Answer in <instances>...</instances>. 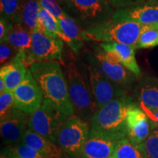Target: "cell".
<instances>
[{
    "label": "cell",
    "instance_id": "1",
    "mask_svg": "<svg viewBox=\"0 0 158 158\" xmlns=\"http://www.w3.org/2000/svg\"><path fill=\"white\" fill-rule=\"evenodd\" d=\"M42 92L43 99L51 102L67 116L74 114L64 75L59 62L33 63L28 67Z\"/></svg>",
    "mask_w": 158,
    "mask_h": 158
},
{
    "label": "cell",
    "instance_id": "2",
    "mask_svg": "<svg viewBox=\"0 0 158 158\" xmlns=\"http://www.w3.org/2000/svg\"><path fill=\"white\" fill-rule=\"evenodd\" d=\"M133 102V98L127 94L114 99L99 108L89 122V133L116 141L127 138L126 120Z\"/></svg>",
    "mask_w": 158,
    "mask_h": 158
},
{
    "label": "cell",
    "instance_id": "3",
    "mask_svg": "<svg viewBox=\"0 0 158 158\" xmlns=\"http://www.w3.org/2000/svg\"><path fill=\"white\" fill-rule=\"evenodd\" d=\"M158 28V23L142 24L131 21H118L110 19L83 29L84 41L117 43L135 47L141 35L149 29Z\"/></svg>",
    "mask_w": 158,
    "mask_h": 158
},
{
    "label": "cell",
    "instance_id": "4",
    "mask_svg": "<svg viewBox=\"0 0 158 158\" xmlns=\"http://www.w3.org/2000/svg\"><path fill=\"white\" fill-rule=\"evenodd\" d=\"M64 77L74 115L89 123L98 110L91 86H89L74 62H70L66 65Z\"/></svg>",
    "mask_w": 158,
    "mask_h": 158
},
{
    "label": "cell",
    "instance_id": "5",
    "mask_svg": "<svg viewBox=\"0 0 158 158\" xmlns=\"http://www.w3.org/2000/svg\"><path fill=\"white\" fill-rule=\"evenodd\" d=\"M59 4L83 29L110 19L115 10L108 0H62Z\"/></svg>",
    "mask_w": 158,
    "mask_h": 158
},
{
    "label": "cell",
    "instance_id": "6",
    "mask_svg": "<svg viewBox=\"0 0 158 158\" xmlns=\"http://www.w3.org/2000/svg\"><path fill=\"white\" fill-rule=\"evenodd\" d=\"M89 132L88 122L74 114L69 116L60 128L56 143L70 157L79 158Z\"/></svg>",
    "mask_w": 158,
    "mask_h": 158
},
{
    "label": "cell",
    "instance_id": "7",
    "mask_svg": "<svg viewBox=\"0 0 158 158\" xmlns=\"http://www.w3.org/2000/svg\"><path fill=\"white\" fill-rule=\"evenodd\" d=\"M68 116L57 109L48 100L43 99L40 107L29 115L28 128L56 143L60 128Z\"/></svg>",
    "mask_w": 158,
    "mask_h": 158
},
{
    "label": "cell",
    "instance_id": "8",
    "mask_svg": "<svg viewBox=\"0 0 158 158\" xmlns=\"http://www.w3.org/2000/svg\"><path fill=\"white\" fill-rule=\"evenodd\" d=\"M64 42L59 37L48 35L39 29L31 32L30 48L25 51V64L45 62H62Z\"/></svg>",
    "mask_w": 158,
    "mask_h": 158
},
{
    "label": "cell",
    "instance_id": "9",
    "mask_svg": "<svg viewBox=\"0 0 158 158\" xmlns=\"http://www.w3.org/2000/svg\"><path fill=\"white\" fill-rule=\"evenodd\" d=\"M89 81L98 109L114 99L127 95V92L110 81L105 75L94 57L87 65Z\"/></svg>",
    "mask_w": 158,
    "mask_h": 158
},
{
    "label": "cell",
    "instance_id": "10",
    "mask_svg": "<svg viewBox=\"0 0 158 158\" xmlns=\"http://www.w3.org/2000/svg\"><path fill=\"white\" fill-rule=\"evenodd\" d=\"M93 56L102 73L122 89L127 92L135 82L138 77L118 62L111 54L104 51L100 45H94Z\"/></svg>",
    "mask_w": 158,
    "mask_h": 158
},
{
    "label": "cell",
    "instance_id": "11",
    "mask_svg": "<svg viewBox=\"0 0 158 158\" xmlns=\"http://www.w3.org/2000/svg\"><path fill=\"white\" fill-rule=\"evenodd\" d=\"M15 108L31 115L40 107L43 96L30 70L23 81L13 91Z\"/></svg>",
    "mask_w": 158,
    "mask_h": 158
},
{
    "label": "cell",
    "instance_id": "12",
    "mask_svg": "<svg viewBox=\"0 0 158 158\" xmlns=\"http://www.w3.org/2000/svg\"><path fill=\"white\" fill-rule=\"evenodd\" d=\"M110 19L142 24L158 23V0H149L130 7L116 9Z\"/></svg>",
    "mask_w": 158,
    "mask_h": 158
},
{
    "label": "cell",
    "instance_id": "13",
    "mask_svg": "<svg viewBox=\"0 0 158 158\" xmlns=\"http://www.w3.org/2000/svg\"><path fill=\"white\" fill-rule=\"evenodd\" d=\"M127 138L135 144H141L152 131L149 118L136 102L130 106L126 120Z\"/></svg>",
    "mask_w": 158,
    "mask_h": 158
},
{
    "label": "cell",
    "instance_id": "14",
    "mask_svg": "<svg viewBox=\"0 0 158 158\" xmlns=\"http://www.w3.org/2000/svg\"><path fill=\"white\" fill-rule=\"evenodd\" d=\"M28 116L15 108L8 116L1 120L0 130L5 143L9 146L21 143L23 134L28 129Z\"/></svg>",
    "mask_w": 158,
    "mask_h": 158
},
{
    "label": "cell",
    "instance_id": "15",
    "mask_svg": "<svg viewBox=\"0 0 158 158\" xmlns=\"http://www.w3.org/2000/svg\"><path fill=\"white\" fill-rule=\"evenodd\" d=\"M118 141L89 133L79 158H110Z\"/></svg>",
    "mask_w": 158,
    "mask_h": 158
},
{
    "label": "cell",
    "instance_id": "16",
    "mask_svg": "<svg viewBox=\"0 0 158 158\" xmlns=\"http://www.w3.org/2000/svg\"><path fill=\"white\" fill-rule=\"evenodd\" d=\"M28 70L25 64V51H20L8 64L2 66L0 78L5 81L6 91L14 90L23 81Z\"/></svg>",
    "mask_w": 158,
    "mask_h": 158
},
{
    "label": "cell",
    "instance_id": "17",
    "mask_svg": "<svg viewBox=\"0 0 158 158\" xmlns=\"http://www.w3.org/2000/svg\"><path fill=\"white\" fill-rule=\"evenodd\" d=\"M133 94L142 109H158V78L151 76L141 78L135 86Z\"/></svg>",
    "mask_w": 158,
    "mask_h": 158
},
{
    "label": "cell",
    "instance_id": "18",
    "mask_svg": "<svg viewBox=\"0 0 158 158\" xmlns=\"http://www.w3.org/2000/svg\"><path fill=\"white\" fill-rule=\"evenodd\" d=\"M99 45L136 76H141V69L135 59V47L117 43H101Z\"/></svg>",
    "mask_w": 158,
    "mask_h": 158
},
{
    "label": "cell",
    "instance_id": "19",
    "mask_svg": "<svg viewBox=\"0 0 158 158\" xmlns=\"http://www.w3.org/2000/svg\"><path fill=\"white\" fill-rule=\"evenodd\" d=\"M21 142L37 150L45 158H64L68 155L56 143L39 135L29 128L23 134Z\"/></svg>",
    "mask_w": 158,
    "mask_h": 158
},
{
    "label": "cell",
    "instance_id": "20",
    "mask_svg": "<svg viewBox=\"0 0 158 158\" xmlns=\"http://www.w3.org/2000/svg\"><path fill=\"white\" fill-rule=\"evenodd\" d=\"M57 20L63 32L70 40V49L73 51L74 54H78L84 47L83 29L65 12Z\"/></svg>",
    "mask_w": 158,
    "mask_h": 158
},
{
    "label": "cell",
    "instance_id": "21",
    "mask_svg": "<svg viewBox=\"0 0 158 158\" xmlns=\"http://www.w3.org/2000/svg\"><path fill=\"white\" fill-rule=\"evenodd\" d=\"M37 29L51 36L59 37L69 47L70 46V40L63 32L58 20L43 7H40V10L39 22Z\"/></svg>",
    "mask_w": 158,
    "mask_h": 158
},
{
    "label": "cell",
    "instance_id": "22",
    "mask_svg": "<svg viewBox=\"0 0 158 158\" xmlns=\"http://www.w3.org/2000/svg\"><path fill=\"white\" fill-rule=\"evenodd\" d=\"M3 42L7 43L19 51H27L31 44V32L21 23H11Z\"/></svg>",
    "mask_w": 158,
    "mask_h": 158
},
{
    "label": "cell",
    "instance_id": "23",
    "mask_svg": "<svg viewBox=\"0 0 158 158\" xmlns=\"http://www.w3.org/2000/svg\"><path fill=\"white\" fill-rule=\"evenodd\" d=\"M40 7L37 0H23L21 23L30 32L37 28Z\"/></svg>",
    "mask_w": 158,
    "mask_h": 158
},
{
    "label": "cell",
    "instance_id": "24",
    "mask_svg": "<svg viewBox=\"0 0 158 158\" xmlns=\"http://www.w3.org/2000/svg\"><path fill=\"white\" fill-rule=\"evenodd\" d=\"M113 157L115 158H147L141 144H135L127 138L116 144Z\"/></svg>",
    "mask_w": 158,
    "mask_h": 158
},
{
    "label": "cell",
    "instance_id": "25",
    "mask_svg": "<svg viewBox=\"0 0 158 158\" xmlns=\"http://www.w3.org/2000/svg\"><path fill=\"white\" fill-rule=\"evenodd\" d=\"M23 0H0L1 17L10 23H21Z\"/></svg>",
    "mask_w": 158,
    "mask_h": 158
},
{
    "label": "cell",
    "instance_id": "26",
    "mask_svg": "<svg viewBox=\"0 0 158 158\" xmlns=\"http://www.w3.org/2000/svg\"><path fill=\"white\" fill-rule=\"evenodd\" d=\"M6 151L13 158H45L37 150L23 142L9 146Z\"/></svg>",
    "mask_w": 158,
    "mask_h": 158
},
{
    "label": "cell",
    "instance_id": "27",
    "mask_svg": "<svg viewBox=\"0 0 158 158\" xmlns=\"http://www.w3.org/2000/svg\"><path fill=\"white\" fill-rule=\"evenodd\" d=\"M158 45V28L146 31L138 39L135 48H150Z\"/></svg>",
    "mask_w": 158,
    "mask_h": 158
},
{
    "label": "cell",
    "instance_id": "28",
    "mask_svg": "<svg viewBox=\"0 0 158 158\" xmlns=\"http://www.w3.org/2000/svg\"><path fill=\"white\" fill-rule=\"evenodd\" d=\"M141 145L147 158H158V130H152L149 137Z\"/></svg>",
    "mask_w": 158,
    "mask_h": 158
},
{
    "label": "cell",
    "instance_id": "29",
    "mask_svg": "<svg viewBox=\"0 0 158 158\" xmlns=\"http://www.w3.org/2000/svg\"><path fill=\"white\" fill-rule=\"evenodd\" d=\"M15 108L13 91L0 93V120L5 118Z\"/></svg>",
    "mask_w": 158,
    "mask_h": 158
},
{
    "label": "cell",
    "instance_id": "30",
    "mask_svg": "<svg viewBox=\"0 0 158 158\" xmlns=\"http://www.w3.org/2000/svg\"><path fill=\"white\" fill-rule=\"evenodd\" d=\"M19 51L6 42L0 43V62L2 66L8 64L16 56Z\"/></svg>",
    "mask_w": 158,
    "mask_h": 158
},
{
    "label": "cell",
    "instance_id": "31",
    "mask_svg": "<svg viewBox=\"0 0 158 158\" xmlns=\"http://www.w3.org/2000/svg\"><path fill=\"white\" fill-rule=\"evenodd\" d=\"M41 7L46 10L53 16L58 19L64 13L62 7L56 0H37Z\"/></svg>",
    "mask_w": 158,
    "mask_h": 158
},
{
    "label": "cell",
    "instance_id": "32",
    "mask_svg": "<svg viewBox=\"0 0 158 158\" xmlns=\"http://www.w3.org/2000/svg\"><path fill=\"white\" fill-rule=\"evenodd\" d=\"M143 110L146 112V114H147L148 117L149 118L152 130L158 129V109Z\"/></svg>",
    "mask_w": 158,
    "mask_h": 158
},
{
    "label": "cell",
    "instance_id": "33",
    "mask_svg": "<svg viewBox=\"0 0 158 158\" xmlns=\"http://www.w3.org/2000/svg\"><path fill=\"white\" fill-rule=\"evenodd\" d=\"M11 23H9L4 18H0V43L3 42L8 32Z\"/></svg>",
    "mask_w": 158,
    "mask_h": 158
},
{
    "label": "cell",
    "instance_id": "34",
    "mask_svg": "<svg viewBox=\"0 0 158 158\" xmlns=\"http://www.w3.org/2000/svg\"><path fill=\"white\" fill-rule=\"evenodd\" d=\"M149 1V0H120L119 2V8H124V7H130V6L136 5V4H139L144 2Z\"/></svg>",
    "mask_w": 158,
    "mask_h": 158
},
{
    "label": "cell",
    "instance_id": "35",
    "mask_svg": "<svg viewBox=\"0 0 158 158\" xmlns=\"http://www.w3.org/2000/svg\"><path fill=\"white\" fill-rule=\"evenodd\" d=\"M0 158H13V157H12L7 152V151H6V150H5V151L2 152L1 157H0Z\"/></svg>",
    "mask_w": 158,
    "mask_h": 158
},
{
    "label": "cell",
    "instance_id": "36",
    "mask_svg": "<svg viewBox=\"0 0 158 158\" xmlns=\"http://www.w3.org/2000/svg\"><path fill=\"white\" fill-rule=\"evenodd\" d=\"M56 1L58 2H60V1H62V0H56Z\"/></svg>",
    "mask_w": 158,
    "mask_h": 158
},
{
    "label": "cell",
    "instance_id": "37",
    "mask_svg": "<svg viewBox=\"0 0 158 158\" xmlns=\"http://www.w3.org/2000/svg\"><path fill=\"white\" fill-rule=\"evenodd\" d=\"M110 158H115V157H113V156H112V157H110Z\"/></svg>",
    "mask_w": 158,
    "mask_h": 158
},
{
    "label": "cell",
    "instance_id": "38",
    "mask_svg": "<svg viewBox=\"0 0 158 158\" xmlns=\"http://www.w3.org/2000/svg\"><path fill=\"white\" fill-rule=\"evenodd\" d=\"M64 158H68V157H67V156H66V157H64Z\"/></svg>",
    "mask_w": 158,
    "mask_h": 158
},
{
    "label": "cell",
    "instance_id": "39",
    "mask_svg": "<svg viewBox=\"0 0 158 158\" xmlns=\"http://www.w3.org/2000/svg\"><path fill=\"white\" fill-rule=\"evenodd\" d=\"M156 130H158V129H156Z\"/></svg>",
    "mask_w": 158,
    "mask_h": 158
}]
</instances>
